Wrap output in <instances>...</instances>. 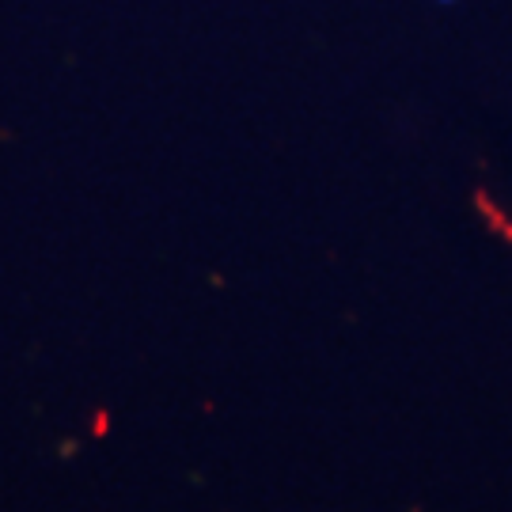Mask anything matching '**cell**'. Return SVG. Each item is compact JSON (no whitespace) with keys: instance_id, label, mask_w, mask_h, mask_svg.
I'll return each instance as SVG.
<instances>
[{"instance_id":"obj_1","label":"cell","mask_w":512,"mask_h":512,"mask_svg":"<svg viewBox=\"0 0 512 512\" xmlns=\"http://www.w3.org/2000/svg\"><path fill=\"white\" fill-rule=\"evenodd\" d=\"M475 205L482 209V217H486V224L494 228V232H501L505 239H512V224H509V217L497 209V205H490L486 202V194H475Z\"/></svg>"},{"instance_id":"obj_2","label":"cell","mask_w":512,"mask_h":512,"mask_svg":"<svg viewBox=\"0 0 512 512\" xmlns=\"http://www.w3.org/2000/svg\"><path fill=\"white\" fill-rule=\"evenodd\" d=\"M107 425H110L107 410H99V414H95V421H92V437H107Z\"/></svg>"}]
</instances>
